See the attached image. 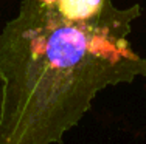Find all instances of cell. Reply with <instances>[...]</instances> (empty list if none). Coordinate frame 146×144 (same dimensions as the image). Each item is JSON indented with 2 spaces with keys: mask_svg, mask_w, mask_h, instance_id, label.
<instances>
[{
  "mask_svg": "<svg viewBox=\"0 0 146 144\" xmlns=\"http://www.w3.org/2000/svg\"><path fill=\"white\" fill-rule=\"evenodd\" d=\"M137 8L110 2L84 22L23 0L0 34V144H58L106 87L146 74L127 34Z\"/></svg>",
  "mask_w": 146,
  "mask_h": 144,
  "instance_id": "1",
  "label": "cell"
},
{
  "mask_svg": "<svg viewBox=\"0 0 146 144\" xmlns=\"http://www.w3.org/2000/svg\"><path fill=\"white\" fill-rule=\"evenodd\" d=\"M42 2H47V3H54L56 0H42Z\"/></svg>",
  "mask_w": 146,
  "mask_h": 144,
  "instance_id": "3",
  "label": "cell"
},
{
  "mask_svg": "<svg viewBox=\"0 0 146 144\" xmlns=\"http://www.w3.org/2000/svg\"><path fill=\"white\" fill-rule=\"evenodd\" d=\"M110 0H56L58 11L72 22H84L101 14Z\"/></svg>",
  "mask_w": 146,
  "mask_h": 144,
  "instance_id": "2",
  "label": "cell"
}]
</instances>
